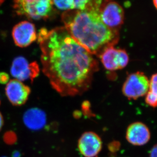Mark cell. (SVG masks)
<instances>
[{
	"mask_svg": "<svg viewBox=\"0 0 157 157\" xmlns=\"http://www.w3.org/2000/svg\"><path fill=\"white\" fill-rule=\"evenodd\" d=\"M40 68L36 62L29 63L23 56L16 57L12 62L10 73L15 79L21 82L30 79L31 82L38 76Z\"/></svg>",
	"mask_w": 157,
	"mask_h": 157,
	"instance_id": "6",
	"label": "cell"
},
{
	"mask_svg": "<svg viewBox=\"0 0 157 157\" xmlns=\"http://www.w3.org/2000/svg\"><path fill=\"white\" fill-rule=\"evenodd\" d=\"M14 8L18 15L35 20L47 19L54 10L53 0H14Z\"/></svg>",
	"mask_w": 157,
	"mask_h": 157,
	"instance_id": "3",
	"label": "cell"
},
{
	"mask_svg": "<svg viewBox=\"0 0 157 157\" xmlns=\"http://www.w3.org/2000/svg\"><path fill=\"white\" fill-rule=\"evenodd\" d=\"M80 154L84 157H95L102 148V141L95 132H85L81 136L78 144Z\"/></svg>",
	"mask_w": 157,
	"mask_h": 157,
	"instance_id": "9",
	"label": "cell"
},
{
	"mask_svg": "<svg viewBox=\"0 0 157 157\" xmlns=\"http://www.w3.org/2000/svg\"><path fill=\"white\" fill-rule=\"evenodd\" d=\"M150 157H157V144L151 148L150 151Z\"/></svg>",
	"mask_w": 157,
	"mask_h": 157,
	"instance_id": "17",
	"label": "cell"
},
{
	"mask_svg": "<svg viewBox=\"0 0 157 157\" xmlns=\"http://www.w3.org/2000/svg\"><path fill=\"white\" fill-rule=\"evenodd\" d=\"M9 81V76L6 72H0V83L1 84H6Z\"/></svg>",
	"mask_w": 157,
	"mask_h": 157,
	"instance_id": "16",
	"label": "cell"
},
{
	"mask_svg": "<svg viewBox=\"0 0 157 157\" xmlns=\"http://www.w3.org/2000/svg\"><path fill=\"white\" fill-rule=\"evenodd\" d=\"M99 14L103 22L108 28L119 32L125 19L124 10L119 4L114 0H103Z\"/></svg>",
	"mask_w": 157,
	"mask_h": 157,
	"instance_id": "4",
	"label": "cell"
},
{
	"mask_svg": "<svg viewBox=\"0 0 157 157\" xmlns=\"http://www.w3.org/2000/svg\"><path fill=\"white\" fill-rule=\"evenodd\" d=\"M5 1V0H0V7L1 6L2 4L4 3V2Z\"/></svg>",
	"mask_w": 157,
	"mask_h": 157,
	"instance_id": "20",
	"label": "cell"
},
{
	"mask_svg": "<svg viewBox=\"0 0 157 157\" xmlns=\"http://www.w3.org/2000/svg\"><path fill=\"white\" fill-rule=\"evenodd\" d=\"M103 0H74V9L84 10L90 8L99 9Z\"/></svg>",
	"mask_w": 157,
	"mask_h": 157,
	"instance_id": "12",
	"label": "cell"
},
{
	"mask_svg": "<svg viewBox=\"0 0 157 157\" xmlns=\"http://www.w3.org/2000/svg\"><path fill=\"white\" fill-rule=\"evenodd\" d=\"M12 35L14 43L19 48L28 46L37 38L35 25L28 21L16 24L12 29Z\"/></svg>",
	"mask_w": 157,
	"mask_h": 157,
	"instance_id": "8",
	"label": "cell"
},
{
	"mask_svg": "<svg viewBox=\"0 0 157 157\" xmlns=\"http://www.w3.org/2000/svg\"><path fill=\"white\" fill-rule=\"evenodd\" d=\"M104 67L110 71L124 68L129 61V56L123 49H116L114 46L104 49L99 56Z\"/></svg>",
	"mask_w": 157,
	"mask_h": 157,
	"instance_id": "7",
	"label": "cell"
},
{
	"mask_svg": "<svg viewBox=\"0 0 157 157\" xmlns=\"http://www.w3.org/2000/svg\"><path fill=\"white\" fill-rule=\"evenodd\" d=\"M30 92V87L15 79L9 81L5 87L8 99L15 106L24 105L28 99Z\"/></svg>",
	"mask_w": 157,
	"mask_h": 157,
	"instance_id": "10",
	"label": "cell"
},
{
	"mask_svg": "<svg viewBox=\"0 0 157 157\" xmlns=\"http://www.w3.org/2000/svg\"><path fill=\"white\" fill-rule=\"evenodd\" d=\"M3 124H4V120H3V116L0 113V131L3 127Z\"/></svg>",
	"mask_w": 157,
	"mask_h": 157,
	"instance_id": "18",
	"label": "cell"
},
{
	"mask_svg": "<svg viewBox=\"0 0 157 157\" xmlns=\"http://www.w3.org/2000/svg\"><path fill=\"white\" fill-rule=\"evenodd\" d=\"M149 86L150 80L144 73H133L127 76L123 83V93L129 99L136 100L147 94Z\"/></svg>",
	"mask_w": 157,
	"mask_h": 157,
	"instance_id": "5",
	"label": "cell"
},
{
	"mask_svg": "<svg viewBox=\"0 0 157 157\" xmlns=\"http://www.w3.org/2000/svg\"><path fill=\"white\" fill-rule=\"evenodd\" d=\"M145 96V102L148 106L153 107H157V95L152 93L148 90Z\"/></svg>",
	"mask_w": 157,
	"mask_h": 157,
	"instance_id": "14",
	"label": "cell"
},
{
	"mask_svg": "<svg viewBox=\"0 0 157 157\" xmlns=\"http://www.w3.org/2000/svg\"><path fill=\"white\" fill-rule=\"evenodd\" d=\"M62 21L74 40L93 56L99 57L104 49L119 41V32L103 22L99 9L66 11L62 14Z\"/></svg>",
	"mask_w": 157,
	"mask_h": 157,
	"instance_id": "2",
	"label": "cell"
},
{
	"mask_svg": "<svg viewBox=\"0 0 157 157\" xmlns=\"http://www.w3.org/2000/svg\"><path fill=\"white\" fill-rule=\"evenodd\" d=\"M42 71L52 87L62 96L81 95L91 87L99 63L75 41L64 27L37 34Z\"/></svg>",
	"mask_w": 157,
	"mask_h": 157,
	"instance_id": "1",
	"label": "cell"
},
{
	"mask_svg": "<svg viewBox=\"0 0 157 157\" xmlns=\"http://www.w3.org/2000/svg\"><path fill=\"white\" fill-rule=\"evenodd\" d=\"M149 91L157 95V73L153 74L150 80Z\"/></svg>",
	"mask_w": 157,
	"mask_h": 157,
	"instance_id": "15",
	"label": "cell"
},
{
	"mask_svg": "<svg viewBox=\"0 0 157 157\" xmlns=\"http://www.w3.org/2000/svg\"><path fill=\"white\" fill-rule=\"evenodd\" d=\"M153 1L155 7V8L157 9V0H153Z\"/></svg>",
	"mask_w": 157,
	"mask_h": 157,
	"instance_id": "19",
	"label": "cell"
},
{
	"mask_svg": "<svg viewBox=\"0 0 157 157\" xmlns=\"http://www.w3.org/2000/svg\"><path fill=\"white\" fill-rule=\"evenodd\" d=\"M126 138L127 142L132 145H145L151 139L150 129L142 122H134L128 126Z\"/></svg>",
	"mask_w": 157,
	"mask_h": 157,
	"instance_id": "11",
	"label": "cell"
},
{
	"mask_svg": "<svg viewBox=\"0 0 157 157\" xmlns=\"http://www.w3.org/2000/svg\"><path fill=\"white\" fill-rule=\"evenodd\" d=\"M53 5L61 10H71L74 9V0H53Z\"/></svg>",
	"mask_w": 157,
	"mask_h": 157,
	"instance_id": "13",
	"label": "cell"
}]
</instances>
